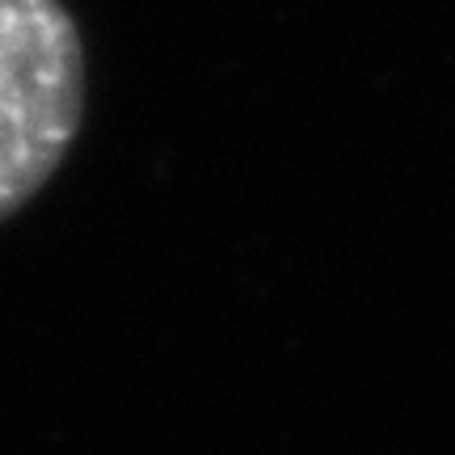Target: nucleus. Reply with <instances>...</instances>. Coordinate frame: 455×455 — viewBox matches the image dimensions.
<instances>
[{
    "label": "nucleus",
    "mask_w": 455,
    "mask_h": 455,
    "mask_svg": "<svg viewBox=\"0 0 455 455\" xmlns=\"http://www.w3.org/2000/svg\"><path fill=\"white\" fill-rule=\"evenodd\" d=\"M84 43L60 0H0V224L64 164L84 123Z\"/></svg>",
    "instance_id": "obj_1"
}]
</instances>
